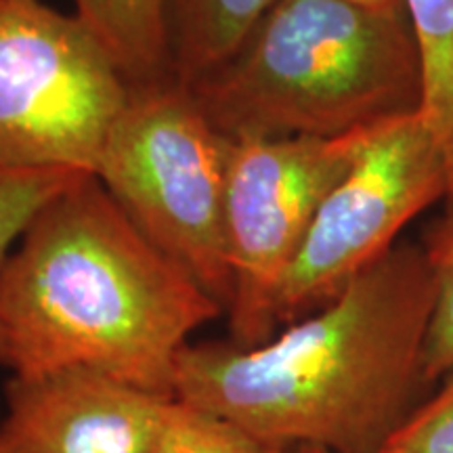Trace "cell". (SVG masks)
I'll list each match as a JSON object with an SVG mask.
<instances>
[{
	"instance_id": "obj_1",
	"label": "cell",
	"mask_w": 453,
	"mask_h": 453,
	"mask_svg": "<svg viewBox=\"0 0 453 453\" xmlns=\"http://www.w3.org/2000/svg\"><path fill=\"white\" fill-rule=\"evenodd\" d=\"M434 303L424 248L396 243L330 300L258 347L191 342L174 396L288 451L380 453L422 403Z\"/></svg>"
},
{
	"instance_id": "obj_2",
	"label": "cell",
	"mask_w": 453,
	"mask_h": 453,
	"mask_svg": "<svg viewBox=\"0 0 453 453\" xmlns=\"http://www.w3.org/2000/svg\"><path fill=\"white\" fill-rule=\"evenodd\" d=\"M225 313L82 174L34 217L0 267L13 373L90 370L174 396L191 334Z\"/></svg>"
},
{
	"instance_id": "obj_3",
	"label": "cell",
	"mask_w": 453,
	"mask_h": 453,
	"mask_svg": "<svg viewBox=\"0 0 453 453\" xmlns=\"http://www.w3.org/2000/svg\"><path fill=\"white\" fill-rule=\"evenodd\" d=\"M226 139H332L422 110L403 4L277 0L223 67L191 84Z\"/></svg>"
},
{
	"instance_id": "obj_4",
	"label": "cell",
	"mask_w": 453,
	"mask_h": 453,
	"mask_svg": "<svg viewBox=\"0 0 453 453\" xmlns=\"http://www.w3.org/2000/svg\"><path fill=\"white\" fill-rule=\"evenodd\" d=\"M231 139L177 78L130 84L97 173L107 194L156 248L220 307L231 298L225 187Z\"/></svg>"
},
{
	"instance_id": "obj_5",
	"label": "cell",
	"mask_w": 453,
	"mask_h": 453,
	"mask_svg": "<svg viewBox=\"0 0 453 453\" xmlns=\"http://www.w3.org/2000/svg\"><path fill=\"white\" fill-rule=\"evenodd\" d=\"M130 84L84 21L0 0V166L95 174Z\"/></svg>"
},
{
	"instance_id": "obj_6",
	"label": "cell",
	"mask_w": 453,
	"mask_h": 453,
	"mask_svg": "<svg viewBox=\"0 0 453 453\" xmlns=\"http://www.w3.org/2000/svg\"><path fill=\"white\" fill-rule=\"evenodd\" d=\"M370 128L332 139L231 141L225 187L231 298L225 315L237 347H258L280 332L275 303L281 283Z\"/></svg>"
},
{
	"instance_id": "obj_7",
	"label": "cell",
	"mask_w": 453,
	"mask_h": 453,
	"mask_svg": "<svg viewBox=\"0 0 453 453\" xmlns=\"http://www.w3.org/2000/svg\"><path fill=\"white\" fill-rule=\"evenodd\" d=\"M443 197H449L445 156L420 111L372 127L281 283L277 327L326 307L393 250L407 223Z\"/></svg>"
},
{
	"instance_id": "obj_8",
	"label": "cell",
	"mask_w": 453,
	"mask_h": 453,
	"mask_svg": "<svg viewBox=\"0 0 453 453\" xmlns=\"http://www.w3.org/2000/svg\"><path fill=\"white\" fill-rule=\"evenodd\" d=\"M170 399L78 367L13 373L0 433L9 453H147Z\"/></svg>"
},
{
	"instance_id": "obj_9",
	"label": "cell",
	"mask_w": 453,
	"mask_h": 453,
	"mask_svg": "<svg viewBox=\"0 0 453 453\" xmlns=\"http://www.w3.org/2000/svg\"><path fill=\"white\" fill-rule=\"evenodd\" d=\"M277 0H164L170 72L196 84L243 47Z\"/></svg>"
},
{
	"instance_id": "obj_10",
	"label": "cell",
	"mask_w": 453,
	"mask_h": 453,
	"mask_svg": "<svg viewBox=\"0 0 453 453\" xmlns=\"http://www.w3.org/2000/svg\"><path fill=\"white\" fill-rule=\"evenodd\" d=\"M76 15L99 36L128 84L173 76L164 0H73Z\"/></svg>"
},
{
	"instance_id": "obj_11",
	"label": "cell",
	"mask_w": 453,
	"mask_h": 453,
	"mask_svg": "<svg viewBox=\"0 0 453 453\" xmlns=\"http://www.w3.org/2000/svg\"><path fill=\"white\" fill-rule=\"evenodd\" d=\"M422 64V110L445 156L453 200V0H401Z\"/></svg>"
},
{
	"instance_id": "obj_12",
	"label": "cell",
	"mask_w": 453,
	"mask_h": 453,
	"mask_svg": "<svg viewBox=\"0 0 453 453\" xmlns=\"http://www.w3.org/2000/svg\"><path fill=\"white\" fill-rule=\"evenodd\" d=\"M147 453H283L240 424L173 396Z\"/></svg>"
},
{
	"instance_id": "obj_13",
	"label": "cell",
	"mask_w": 453,
	"mask_h": 453,
	"mask_svg": "<svg viewBox=\"0 0 453 453\" xmlns=\"http://www.w3.org/2000/svg\"><path fill=\"white\" fill-rule=\"evenodd\" d=\"M81 170L0 166V267L15 243L47 203L81 179ZM0 365L7 367V347L0 330Z\"/></svg>"
},
{
	"instance_id": "obj_14",
	"label": "cell",
	"mask_w": 453,
	"mask_h": 453,
	"mask_svg": "<svg viewBox=\"0 0 453 453\" xmlns=\"http://www.w3.org/2000/svg\"><path fill=\"white\" fill-rule=\"evenodd\" d=\"M424 254L434 280L433 313L424 342V376L430 384L453 372V208L430 231Z\"/></svg>"
},
{
	"instance_id": "obj_15",
	"label": "cell",
	"mask_w": 453,
	"mask_h": 453,
	"mask_svg": "<svg viewBox=\"0 0 453 453\" xmlns=\"http://www.w3.org/2000/svg\"><path fill=\"white\" fill-rule=\"evenodd\" d=\"M380 453H453V372L411 411Z\"/></svg>"
},
{
	"instance_id": "obj_16",
	"label": "cell",
	"mask_w": 453,
	"mask_h": 453,
	"mask_svg": "<svg viewBox=\"0 0 453 453\" xmlns=\"http://www.w3.org/2000/svg\"><path fill=\"white\" fill-rule=\"evenodd\" d=\"M349 3L364 4V7H373V9H384V7H395V4H401V0H349Z\"/></svg>"
},
{
	"instance_id": "obj_17",
	"label": "cell",
	"mask_w": 453,
	"mask_h": 453,
	"mask_svg": "<svg viewBox=\"0 0 453 453\" xmlns=\"http://www.w3.org/2000/svg\"><path fill=\"white\" fill-rule=\"evenodd\" d=\"M283 453H332V451H327V449H321V447H292V449H288V451H283Z\"/></svg>"
},
{
	"instance_id": "obj_18",
	"label": "cell",
	"mask_w": 453,
	"mask_h": 453,
	"mask_svg": "<svg viewBox=\"0 0 453 453\" xmlns=\"http://www.w3.org/2000/svg\"><path fill=\"white\" fill-rule=\"evenodd\" d=\"M0 453H9L7 445H4V441H3V433H0Z\"/></svg>"
}]
</instances>
